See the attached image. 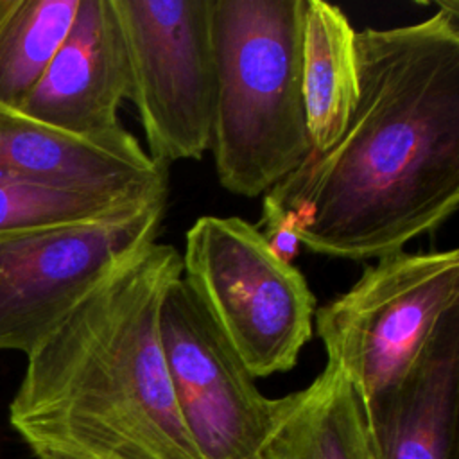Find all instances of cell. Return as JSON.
<instances>
[{"mask_svg": "<svg viewBox=\"0 0 459 459\" xmlns=\"http://www.w3.org/2000/svg\"><path fill=\"white\" fill-rule=\"evenodd\" d=\"M359 95L339 140L265 192L312 253L402 251L459 206V2L357 30Z\"/></svg>", "mask_w": 459, "mask_h": 459, "instance_id": "cell-1", "label": "cell"}, {"mask_svg": "<svg viewBox=\"0 0 459 459\" xmlns=\"http://www.w3.org/2000/svg\"><path fill=\"white\" fill-rule=\"evenodd\" d=\"M181 255L151 244L93 287L27 355L9 421L36 459H201L160 335Z\"/></svg>", "mask_w": 459, "mask_h": 459, "instance_id": "cell-2", "label": "cell"}, {"mask_svg": "<svg viewBox=\"0 0 459 459\" xmlns=\"http://www.w3.org/2000/svg\"><path fill=\"white\" fill-rule=\"evenodd\" d=\"M305 0H213L210 151L222 188L256 197L312 152L303 100Z\"/></svg>", "mask_w": 459, "mask_h": 459, "instance_id": "cell-3", "label": "cell"}, {"mask_svg": "<svg viewBox=\"0 0 459 459\" xmlns=\"http://www.w3.org/2000/svg\"><path fill=\"white\" fill-rule=\"evenodd\" d=\"M181 278L253 378L289 371L314 332L316 298L240 217H199L185 235Z\"/></svg>", "mask_w": 459, "mask_h": 459, "instance_id": "cell-4", "label": "cell"}, {"mask_svg": "<svg viewBox=\"0 0 459 459\" xmlns=\"http://www.w3.org/2000/svg\"><path fill=\"white\" fill-rule=\"evenodd\" d=\"M459 310V251L377 258L342 294L316 308V333L360 402L398 382L437 326Z\"/></svg>", "mask_w": 459, "mask_h": 459, "instance_id": "cell-5", "label": "cell"}, {"mask_svg": "<svg viewBox=\"0 0 459 459\" xmlns=\"http://www.w3.org/2000/svg\"><path fill=\"white\" fill-rule=\"evenodd\" d=\"M147 154L161 165L210 151L213 0H111Z\"/></svg>", "mask_w": 459, "mask_h": 459, "instance_id": "cell-6", "label": "cell"}, {"mask_svg": "<svg viewBox=\"0 0 459 459\" xmlns=\"http://www.w3.org/2000/svg\"><path fill=\"white\" fill-rule=\"evenodd\" d=\"M167 199L0 238V351L29 355L104 278L156 242Z\"/></svg>", "mask_w": 459, "mask_h": 459, "instance_id": "cell-7", "label": "cell"}, {"mask_svg": "<svg viewBox=\"0 0 459 459\" xmlns=\"http://www.w3.org/2000/svg\"><path fill=\"white\" fill-rule=\"evenodd\" d=\"M160 335L174 398L201 459H246L267 434L278 398L260 393L183 278L163 298Z\"/></svg>", "mask_w": 459, "mask_h": 459, "instance_id": "cell-8", "label": "cell"}, {"mask_svg": "<svg viewBox=\"0 0 459 459\" xmlns=\"http://www.w3.org/2000/svg\"><path fill=\"white\" fill-rule=\"evenodd\" d=\"M127 90V61L111 0H79L63 45L18 111L77 138L124 143L134 138L118 120Z\"/></svg>", "mask_w": 459, "mask_h": 459, "instance_id": "cell-9", "label": "cell"}, {"mask_svg": "<svg viewBox=\"0 0 459 459\" xmlns=\"http://www.w3.org/2000/svg\"><path fill=\"white\" fill-rule=\"evenodd\" d=\"M0 178L126 203L167 199L169 167L136 138L100 143L0 106Z\"/></svg>", "mask_w": 459, "mask_h": 459, "instance_id": "cell-10", "label": "cell"}, {"mask_svg": "<svg viewBox=\"0 0 459 459\" xmlns=\"http://www.w3.org/2000/svg\"><path fill=\"white\" fill-rule=\"evenodd\" d=\"M362 409L373 459H457L459 310L409 371Z\"/></svg>", "mask_w": 459, "mask_h": 459, "instance_id": "cell-11", "label": "cell"}, {"mask_svg": "<svg viewBox=\"0 0 459 459\" xmlns=\"http://www.w3.org/2000/svg\"><path fill=\"white\" fill-rule=\"evenodd\" d=\"M246 459H373L360 396L332 362L278 398L274 420Z\"/></svg>", "mask_w": 459, "mask_h": 459, "instance_id": "cell-12", "label": "cell"}, {"mask_svg": "<svg viewBox=\"0 0 459 459\" xmlns=\"http://www.w3.org/2000/svg\"><path fill=\"white\" fill-rule=\"evenodd\" d=\"M357 30L325 0H305L301 81L310 154L330 149L348 126L359 95Z\"/></svg>", "mask_w": 459, "mask_h": 459, "instance_id": "cell-13", "label": "cell"}, {"mask_svg": "<svg viewBox=\"0 0 459 459\" xmlns=\"http://www.w3.org/2000/svg\"><path fill=\"white\" fill-rule=\"evenodd\" d=\"M79 0H0V106L18 111L63 45Z\"/></svg>", "mask_w": 459, "mask_h": 459, "instance_id": "cell-14", "label": "cell"}, {"mask_svg": "<svg viewBox=\"0 0 459 459\" xmlns=\"http://www.w3.org/2000/svg\"><path fill=\"white\" fill-rule=\"evenodd\" d=\"M147 203L115 201L0 178V238L36 228L95 222Z\"/></svg>", "mask_w": 459, "mask_h": 459, "instance_id": "cell-15", "label": "cell"}, {"mask_svg": "<svg viewBox=\"0 0 459 459\" xmlns=\"http://www.w3.org/2000/svg\"><path fill=\"white\" fill-rule=\"evenodd\" d=\"M260 233L264 235L267 246L278 258L292 264V258L298 255L301 242L296 231V224L287 213L264 203V219Z\"/></svg>", "mask_w": 459, "mask_h": 459, "instance_id": "cell-16", "label": "cell"}]
</instances>
